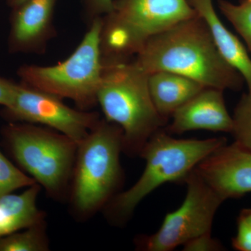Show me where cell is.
Segmentation results:
<instances>
[{
	"instance_id": "9",
	"label": "cell",
	"mask_w": 251,
	"mask_h": 251,
	"mask_svg": "<svg viewBox=\"0 0 251 251\" xmlns=\"http://www.w3.org/2000/svg\"><path fill=\"white\" fill-rule=\"evenodd\" d=\"M52 94L18 84L14 101L4 108L14 122L46 127L66 135L78 145L100 121L96 112L74 109Z\"/></svg>"
},
{
	"instance_id": "20",
	"label": "cell",
	"mask_w": 251,
	"mask_h": 251,
	"mask_svg": "<svg viewBox=\"0 0 251 251\" xmlns=\"http://www.w3.org/2000/svg\"><path fill=\"white\" fill-rule=\"evenodd\" d=\"M114 0H85V16L88 24L113 10Z\"/></svg>"
},
{
	"instance_id": "2",
	"label": "cell",
	"mask_w": 251,
	"mask_h": 251,
	"mask_svg": "<svg viewBox=\"0 0 251 251\" xmlns=\"http://www.w3.org/2000/svg\"><path fill=\"white\" fill-rule=\"evenodd\" d=\"M103 64L97 104L104 119L121 128L124 152L140 156L145 144L168 120L155 108L149 90V74L133 58Z\"/></svg>"
},
{
	"instance_id": "11",
	"label": "cell",
	"mask_w": 251,
	"mask_h": 251,
	"mask_svg": "<svg viewBox=\"0 0 251 251\" xmlns=\"http://www.w3.org/2000/svg\"><path fill=\"white\" fill-rule=\"evenodd\" d=\"M57 0H27L14 8L11 16L9 48L12 52L45 53L57 36L54 23Z\"/></svg>"
},
{
	"instance_id": "18",
	"label": "cell",
	"mask_w": 251,
	"mask_h": 251,
	"mask_svg": "<svg viewBox=\"0 0 251 251\" xmlns=\"http://www.w3.org/2000/svg\"><path fill=\"white\" fill-rule=\"evenodd\" d=\"M232 133L235 143L251 151V93L243 94L234 109Z\"/></svg>"
},
{
	"instance_id": "3",
	"label": "cell",
	"mask_w": 251,
	"mask_h": 251,
	"mask_svg": "<svg viewBox=\"0 0 251 251\" xmlns=\"http://www.w3.org/2000/svg\"><path fill=\"white\" fill-rule=\"evenodd\" d=\"M226 142L224 138L176 139L164 129L158 130L140 153L145 161L143 174L134 185L117 193L105 206L106 217L115 224L127 222L148 195L166 183L184 181L202 160Z\"/></svg>"
},
{
	"instance_id": "25",
	"label": "cell",
	"mask_w": 251,
	"mask_h": 251,
	"mask_svg": "<svg viewBox=\"0 0 251 251\" xmlns=\"http://www.w3.org/2000/svg\"><path fill=\"white\" fill-rule=\"evenodd\" d=\"M26 1H27V0H7L8 4H9V6L12 7L13 9L18 7L20 5L25 2Z\"/></svg>"
},
{
	"instance_id": "16",
	"label": "cell",
	"mask_w": 251,
	"mask_h": 251,
	"mask_svg": "<svg viewBox=\"0 0 251 251\" xmlns=\"http://www.w3.org/2000/svg\"><path fill=\"white\" fill-rule=\"evenodd\" d=\"M46 221L0 239V251H49Z\"/></svg>"
},
{
	"instance_id": "6",
	"label": "cell",
	"mask_w": 251,
	"mask_h": 251,
	"mask_svg": "<svg viewBox=\"0 0 251 251\" xmlns=\"http://www.w3.org/2000/svg\"><path fill=\"white\" fill-rule=\"evenodd\" d=\"M101 27L102 17L92 21L76 49L55 65L25 64L20 67L18 75L21 83L72 100L80 110L93 108L97 105L104 67L100 49Z\"/></svg>"
},
{
	"instance_id": "24",
	"label": "cell",
	"mask_w": 251,
	"mask_h": 251,
	"mask_svg": "<svg viewBox=\"0 0 251 251\" xmlns=\"http://www.w3.org/2000/svg\"><path fill=\"white\" fill-rule=\"evenodd\" d=\"M237 221L243 223L251 228V209H244L241 211Z\"/></svg>"
},
{
	"instance_id": "5",
	"label": "cell",
	"mask_w": 251,
	"mask_h": 251,
	"mask_svg": "<svg viewBox=\"0 0 251 251\" xmlns=\"http://www.w3.org/2000/svg\"><path fill=\"white\" fill-rule=\"evenodd\" d=\"M197 15L188 0H114L102 17L103 62L133 59L153 36Z\"/></svg>"
},
{
	"instance_id": "1",
	"label": "cell",
	"mask_w": 251,
	"mask_h": 251,
	"mask_svg": "<svg viewBox=\"0 0 251 251\" xmlns=\"http://www.w3.org/2000/svg\"><path fill=\"white\" fill-rule=\"evenodd\" d=\"M133 60L148 74L173 72L206 87L238 91L244 84L242 75L221 56L207 24L198 14L153 36Z\"/></svg>"
},
{
	"instance_id": "19",
	"label": "cell",
	"mask_w": 251,
	"mask_h": 251,
	"mask_svg": "<svg viewBox=\"0 0 251 251\" xmlns=\"http://www.w3.org/2000/svg\"><path fill=\"white\" fill-rule=\"evenodd\" d=\"M34 184L31 176L14 166L0 151V196Z\"/></svg>"
},
{
	"instance_id": "14",
	"label": "cell",
	"mask_w": 251,
	"mask_h": 251,
	"mask_svg": "<svg viewBox=\"0 0 251 251\" xmlns=\"http://www.w3.org/2000/svg\"><path fill=\"white\" fill-rule=\"evenodd\" d=\"M148 86L155 108L167 120L206 87L190 77L164 71L149 74Z\"/></svg>"
},
{
	"instance_id": "22",
	"label": "cell",
	"mask_w": 251,
	"mask_h": 251,
	"mask_svg": "<svg viewBox=\"0 0 251 251\" xmlns=\"http://www.w3.org/2000/svg\"><path fill=\"white\" fill-rule=\"evenodd\" d=\"M234 249L239 251H251V228L237 221V233L232 239Z\"/></svg>"
},
{
	"instance_id": "12",
	"label": "cell",
	"mask_w": 251,
	"mask_h": 251,
	"mask_svg": "<svg viewBox=\"0 0 251 251\" xmlns=\"http://www.w3.org/2000/svg\"><path fill=\"white\" fill-rule=\"evenodd\" d=\"M168 133L181 134L187 131L206 130L232 133V116L226 108L224 90L205 87L180 107L172 115Z\"/></svg>"
},
{
	"instance_id": "4",
	"label": "cell",
	"mask_w": 251,
	"mask_h": 251,
	"mask_svg": "<svg viewBox=\"0 0 251 251\" xmlns=\"http://www.w3.org/2000/svg\"><path fill=\"white\" fill-rule=\"evenodd\" d=\"M122 151L121 128L105 119L77 145L69 193L78 219H88L103 209L118 193L123 178Z\"/></svg>"
},
{
	"instance_id": "23",
	"label": "cell",
	"mask_w": 251,
	"mask_h": 251,
	"mask_svg": "<svg viewBox=\"0 0 251 251\" xmlns=\"http://www.w3.org/2000/svg\"><path fill=\"white\" fill-rule=\"evenodd\" d=\"M18 84L7 79L0 77V105L8 108L14 101Z\"/></svg>"
},
{
	"instance_id": "13",
	"label": "cell",
	"mask_w": 251,
	"mask_h": 251,
	"mask_svg": "<svg viewBox=\"0 0 251 251\" xmlns=\"http://www.w3.org/2000/svg\"><path fill=\"white\" fill-rule=\"evenodd\" d=\"M207 24L221 56L245 81L251 93V57L242 41L221 22L212 0H188Z\"/></svg>"
},
{
	"instance_id": "10",
	"label": "cell",
	"mask_w": 251,
	"mask_h": 251,
	"mask_svg": "<svg viewBox=\"0 0 251 251\" xmlns=\"http://www.w3.org/2000/svg\"><path fill=\"white\" fill-rule=\"evenodd\" d=\"M195 171L224 201L251 193V151L235 142L220 147Z\"/></svg>"
},
{
	"instance_id": "7",
	"label": "cell",
	"mask_w": 251,
	"mask_h": 251,
	"mask_svg": "<svg viewBox=\"0 0 251 251\" xmlns=\"http://www.w3.org/2000/svg\"><path fill=\"white\" fill-rule=\"evenodd\" d=\"M4 137L18 164L50 197L69 193L77 144L55 130L31 124L14 122Z\"/></svg>"
},
{
	"instance_id": "17",
	"label": "cell",
	"mask_w": 251,
	"mask_h": 251,
	"mask_svg": "<svg viewBox=\"0 0 251 251\" xmlns=\"http://www.w3.org/2000/svg\"><path fill=\"white\" fill-rule=\"evenodd\" d=\"M220 11L245 41L251 52V0H241L233 4L219 0Z\"/></svg>"
},
{
	"instance_id": "8",
	"label": "cell",
	"mask_w": 251,
	"mask_h": 251,
	"mask_svg": "<svg viewBox=\"0 0 251 251\" xmlns=\"http://www.w3.org/2000/svg\"><path fill=\"white\" fill-rule=\"evenodd\" d=\"M184 181L187 185L184 202L167 214L157 232L138 239L136 244L140 250L173 251L195 238L211 233L214 216L224 200L195 169Z\"/></svg>"
},
{
	"instance_id": "21",
	"label": "cell",
	"mask_w": 251,
	"mask_h": 251,
	"mask_svg": "<svg viewBox=\"0 0 251 251\" xmlns=\"http://www.w3.org/2000/svg\"><path fill=\"white\" fill-rule=\"evenodd\" d=\"M184 251H217L224 250L222 244L211 237V233L203 234L185 244Z\"/></svg>"
},
{
	"instance_id": "15",
	"label": "cell",
	"mask_w": 251,
	"mask_h": 251,
	"mask_svg": "<svg viewBox=\"0 0 251 251\" xmlns=\"http://www.w3.org/2000/svg\"><path fill=\"white\" fill-rule=\"evenodd\" d=\"M41 189L36 183L20 194L0 196V239L45 221L36 204Z\"/></svg>"
}]
</instances>
